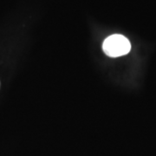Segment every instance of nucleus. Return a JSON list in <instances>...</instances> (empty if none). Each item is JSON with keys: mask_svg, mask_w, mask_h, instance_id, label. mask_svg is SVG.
Instances as JSON below:
<instances>
[{"mask_svg": "<svg viewBox=\"0 0 156 156\" xmlns=\"http://www.w3.org/2000/svg\"><path fill=\"white\" fill-rule=\"evenodd\" d=\"M102 50L108 56L118 57L127 55L131 50V44L127 37L122 35L115 34L105 39Z\"/></svg>", "mask_w": 156, "mask_h": 156, "instance_id": "f257e3e1", "label": "nucleus"}]
</instances>
